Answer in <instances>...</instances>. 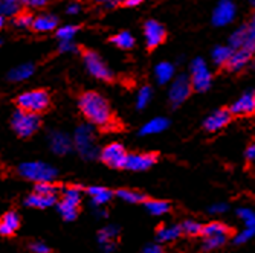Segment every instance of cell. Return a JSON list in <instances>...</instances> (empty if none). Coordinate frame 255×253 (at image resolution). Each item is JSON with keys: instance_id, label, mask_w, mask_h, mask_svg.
I'll return each mask as SVG.
<instances>
[{"instance_id": "6da1fadb", "label": "cell", "mask_w": 255, "mask_h": 253, "mask_svg": "<svg viewBox=\"0 0 255 253\" xmlns=\"http://www.w3.org/2000/svg\"><path fill=\"white\" fill-rule=\"evenodd\" d=\"M78 108L92 125L103 130L117 127V118H115L109 101L95 90L83 91L78 98Z\"/></svg>"}, {"instance_id": "7a4b0ae2", "label": "cell", "mask_w": 255, "mask_h": 253, "mask_svg": "<svg viewBox=\"0 0 255 253\" xmlns=\"http://www.w3.org/2000/svg\"><path fill=\"white\" fill-rule=\"evenodd\" d=\"M77 49H78V52H80V55H81L86 67H87V71L92 77L100 80V81L109 83V84L117 81L113 72L107 67V64L104 63V60L100 57L98 52H95L94 49L86 48V46H83V44L77 46Z\"/></svg>"}, {"instance_id": "3957f363", "label": "cell", "mask_w": 255, "mask_h": 253, "mask_svg": "<svg viewBox=\"0 0 255 253\" xmlns=\"http://www.w3.org/2000/svg\"><path fill=\"white\" fill-rule=\"evenodd\" d=\"M15 104H17L18 110L40 114L51 107V95H49V91L44 88L28 90L25 93L17 96Z\"/></svg>"}, {"instance_id": "277c9868", "label": "cell", "mask_w": 255, "mask_h": 253, "mask_svg": "<svg viewBox=\"0 0 255 253\" xmlns=\"http://www.w3.org/2000/svg\"><path fill=\"white\" fill-rule=\"evenodd\" d=\"M72 144L77 148V151L80 153V156L87 159V160L95 159L98 156V147H97V142H95V134H94V130H92L90 125H80L75 130Z\"/></svg>"}, {"instance_id": "5b68a950", "label": "cell", "mask_w": 255, "mask_h": 253, "mask_svg": "<svg viewBox=\"0 0 255 253\" xmlns=\"http://www.w3.org/2000/svg\"><path fill=\"white\" fill-rule=\"evenodd\" d=\"M18 174L26 180L43 183L52 181L57 177V169L44 162H25L18 167Z\"/></svg>"}, {"instance_id": "8992f818", "label": "cell", "mask_w": 255, "mask_h": 253, "mask_svg": "<svg viewBox=\"0 0 255 253\" xmlns=\"http://www.w3.org/2000/svg\"><path fill=\"white\" fill-rule=\"evenodd\" d=\"M11 125H12V130L15 131L17 136L31 137L40 128V118H38V114L28 113V111H23V110H17L12 114Z\"/></svg>"}, {"instance_id": "52a82bcc", "label": "cell", "mask_w": 255, "mask_h": 253, "mask_svg": "<svg viewBox=\"0 0 255 253\" xmlns=\"http://www.w3.org/2000/svg\"><path fill=\"white\" fill-rule=\"evenodd\" d=\"M144 35H145V44L147 51L153 52L157 49L160 44H164L167 41V29L162 23L156 20H147L144 25Z\"/></svg>"}, {"instance_id": "ba28073f", "label": "cell", "mask_w": 255, "mask_h": 253, "mask_svg": "<svg viewBox=\"0 0 255 253\" xmlns=\"http://www.w3.org/2000/svg\"><path fill=\"white\" fill-rule=\"evenodd\" d=\"M190 81H191L193 91H206L208 88H210L213 77H211V72L208 71V67H206L203 60L196 58L193 61Z\"/></svg>"}, {"instance_id": "9c48e42d", "label": "cell", "mask_w": 255, "mask_h": 253, "mask_svg": "<svg viewBox=\"0 0 255 253\" xmlns=\"http://www.w3.org/2000/svg\"><path fill=\"white\" fill-rule=\"evenodd\" d=\"M193 93V87H191V81H190V77L187 75H180L177 77L171 87H170V93H168V98H170V102L174 108H177L179 105H182L185 101L190 98V95Z\"/></svg>"}, {"instance_id": "30bf717a", "label": "cell", "mask_w": 255, "mask_h": 253, "mask_svg": "<svg viewBox=\"0 0 255 253\" xmlns=\"http://www.w3.org/2000/svg\"><path fill=\"white\" fill-rule=\"evenodd\" d=\"M127 154L128 153L126 151V148L121 144H110V145L103 148L100 156H101V160L106 165L120 169V168H124Z\"/></svg>"}, {"instance_id": "8fae6325", "label": "cell", "mask_w": 255, "mask_h": 253, "mask_svg": "<svg viewBox=\"0 0 255 253\" xmlns=\"http://www.w3.org/2000/svg\"><path fill=\"white\" fill-rule=\"evenodd\" d=\"M157 162V156L154 153H134L127 154L124 168L130 171H147Z\"/></svg>"}, {"instance_id": "7c38bea8", "label": "cell", "mask_w": 255, "mask_h": 253, "mask_svg": "<svg viewBox=\"0 0 255 253\" xmlns=\"http://www.w3.org/2000/svg\"><path fill=\"white\" fill-rule=\"evenodd\" d=\"M239 218L243 221L245 229L237 235L236 243L237 244H243L246 241H249L254 235H255V212L249 208H240L237 211Z\"/></svg>"}, {"instance_id": "4fadbf2b", "label": "cell", "mask_w": 255, "mask_h": 253, "mask_svg": "<svg viewBox=\"0 0 255 253\" xmlns=\"http://www.w3.org/2000/svg\"><path fill=\"white\" fill-rule=\"evenodd\" d=\"M231 119H233V114L229 113L228 108H220L217 111H214L213 114H210L205 122H203V127L206 131H210V133H214V131H219L222 130L223 127H226Z\"/></svg>"}, {"instance_id": "5bb4252c", "label": "cell", "mask_w": 255, "mask_h": 253, "mask_svg": "<svg viewBox=\"0 0 255 253\" xmlns=\"http://www.w3.org/2000/svg\"><path fill=\"white\" fill-rule=\"evenodd\" d=\"M49 147H51V150L55 154L64 156V154H67L69 151L72 150L74 144H72V139L66 133H63V131H52L49 134Z\"/></svg>"}, {"instance_id": "9a60e30c", "label": "cell", "mask_w": 255, "mask_h": 253, "mask_svg": "<svg viewBox=\"0 0 255 253\" xmlns=\"http://www.w3.org/2000/svg\"><path fill=\"white\" fill-rule=\"evenodd\" d=\"M236 15V6L231 0H222L214 9L213 14V23L216 26H223L226 23H229Z\"/></svg>"}, {"instance_id": "2e32d148", "label": "cell", "mask_w": 255, "mask_h": 253, "mask_svg": "<svg viewBox=\"0 0 255 253\" xmlns=\"http://www.w3.org/2000/svg\"><path fill=\"white\" fill-rule=\"evenodd\" d=\"M229 113L234 116H249V114L255 113V98L254 93H246L239 101H236L229 108Z\"/></svg>"}, {"instance_id": "e0dca14e", "label": "cell", "mask_w": 255, "mask_h": 253, "mask_svg": "<svg viewBox=\"0 0 255 253\" xmlns=\"http://www.w3.org/2000/svg\"><path fill=\"white\" fill-rule=\"evenodd\" d=\"M120 234V229L117 226H106L104 229H101L98 234V241L101 244L103 252L110 253L115 250V240H117Z\"/></svg>"}, {"instance_id": "ac0fdd59", "label": "cell", "mask_w": 255, "mask_h": 253, "mask_svg": "<svg viewBox=\"0 0 255 253\" xmlns=\"http://www.w3.org/2000/svg\"><path fill=\"white\" fill-rule=\"evenodd\" d=\"M55 203H57V194L46 195V194L32 192L25 200L26 206H29V208H35V209H48V208H51V206H54Z\"/></svg>"}, {"instance_id": "d6986e66", "label": "cell", "mask_w": 255, "mask_h": 253, "mask_svg": "<svg viewBox=\"0 0 255 253\" xmlns=\"http://www.w3.org/2000/svg\"><path fill=\"white\" fill-rule=\"evenodd\" d=\"M20 227V217L15 212H6L0 218V235L11 237L14 235Z\"/></svg>"}, {"instance_id": "ffe728a7", "label": "cell", "mask_w": 255, "mask_h": 253, "mask_svg": "<svg viewBox=\"0 0 255 253\" xmlns=\"http://www.w3.org/2000/svg\"><path fill=\"white\" fill-rule=\"evenodd\" d=\"M58 26V18L51 14H41L32 20L31 28L35 32H51Z\"/></svg>"}, {"instance_id": "44dd1931", "label": "cell", "mask_w": 255, "mask_h": 253, "mask_svg": "<svg viewBox=\"0 0 255 253\" xmlns=\"http://www.w3.org/2000/svg\"><path fill=\"white\" fill-rule=\"evenodd\" d=\"M87 194L95 208H103V206L107 204L113 197V192L104 186H90L87 189Z\"/></svg>"}, {"instance_id": "7402d4cb", "label": "cell", "mask_w": 255, "mask_h": 253, "mask_svg": "<svg viewBox=\"0 0 255 253\" xmlns=\"http://www.w3.org/2000/svg\"><path fill=\"white\" fill-rule=\"evenodd\" d=\"M109 41L117 46V48L123 49V51H130V49L134 48V37L127 31H121L118 34L109 37Z\"/></svg>"}, {"instance_id": "603a6c76", "label": "cell", "mask_w": 255, "mask_h": 253, "mask_svg": "<svg viewBox=\"0 0 255 253\" xmlns=\"http://www.w3.org/2000/svg\"><path fill=\"white\" fill-rule=\"evenodd\" d=\"M170 125L168 119L165 118H154L151 121H148L142 128L139 131L141 136H151V134H157V133H162L164 130H167Z\"/></svg>"}, {"instance_id": "cb8c5ba5", "label": "cell", "mask_w": 255, "mask_h": 253, "mask_svg": "<svg viewBox=\"0 0 255 253\" xmlns=\"http://www.w3.org/2000/svg\"><path fill=\"white\" fill-rule=\"evenodd\" d=\"M182 234V229L177 224H170V226H162L157 231V240L160 243H171L177 240Z\"/></svg>"}, {"instance_id": "d4e9b609", "label": "cell", "mask_w": 255, "mask_h": 253, "mask_svg": "<svg viewBox=\"0 0 255 253\" xmlns=\"http://www.w3.org/2000/svg\"><path fill=\"white\" fill-rule=\"evenodd\" d=\"M34 71H35L34 64H29V63L28 64H21V66L12 69V71L9 72V75H8V80L9 81H14V83L25 81V80H28V78L32 77Z\"/></svg>"}, {"instance_id": "484cf974", "label": "cell", "mask_w": 255, "mask_h": 253, "mask_svg": "<svg viewBox=\"0 0 255 253\" xmlns=\"http://www.w3.org/2000/svg\"><path fill=\"white\" fill-rule=\"evenodd\" d=\"M144 204H145V209L154 217H160L170 212V203L164 200H145Z\"/></svg>"}, {"instance_id": "4316f807", "label": "cell", "mask_w": 255, "mask_h": 253, "mask_svg": "<svg viewBox=\"0 0 255 253\" xmlns=\"http://www.w3.org/2000/svg\"><path fill=\"white\" fill-rule=\"evenodd\" d=\"M202 234L205 235V238H206V237H219V235L228 237V234H229V227H228L226 224L220 223V221H213V223H210V224L203 226Z\"/></svg>"}, {"instance_id": "83f0119b", "label": "cell", "mask_w": 255, "mask_h": 253, "mask_svg": "<svg viewBox=\"0 0 255 253\" xmlns=\"http://www.w3.org/2000/svg\"><path fill=\"white\" fill-rule=\"evenodd\" d=\"M154 74H156V78H157V81H159L160 84H165V83H168V81L171 80V77L174 75V67H173V64L164 61V63H160V64L156 66Z\"/></svg>"}, {"instance_id": "f1b7e54d", "label": "cell", "mask_w": 255, "mask_h": 253, "mask_svg": "<svg viewBox=\"0 0 255 253\" xmlns=\"http://www.w3.org/2000/svg\"><path fill=\"white\" fill-rule=\"evenodd\" d=\"M57 208H58L60 215H61L64 220H67V221L75 220V218H77V215H78V206H74V204L67 203V201L60 200V201H58V204H57Z\"/></svg>"}, {"instance_id": "f546056e", "label": "cell", "mask_w": 255, "mask_h": 253, "mask_svg": "<svg viewBox=\"0 0 255 253\" xmlns=\"http://www.w3.org/2000/svg\"><path fill=\"white\" fill-rule=\"evenodd\" d=\"M233 49L229 48V46H219V48H216L214 49V52H213V58H214V61H216V64L219 66V71L220 69L228 63V60L231 58V55H233Z\"/></svg>"}, {"instance_id": "4dcf8cb0", "label": "cell", "mask_w": 255, "mask_h": 253, "mask_svg": "<svg viewBox=\"0 0 255 253\" xmlns=\"http://www.w3.org/2000/svg\"><path fill=\"white\" fill-rule=\"evenodd\" d=\"M246 38H248V25H243L240 29H237L233 34V37H231V40H229V48L233 49V51H239L242 46L245 44Z\"/></svg>"}, {"instance_id": "1f68e13d", "label": "cell", "mask_w": 255, "mask_h": 253, "mask_svg": "<svg viewBox=\"0 0 255 253\" xmlns=\"http://www.w3.org/2000/svg\"><path fill=\"white\" fill-rule=\"evenodd\" d=\"M118 198H121L123 201L126 203H130V204H136V203H142L145 201V195L137 192V191H133V189H120L117 192Z\"/></svg>"}, {"instance_id": "d6a6232c", "label": "cell", "mask_w": 255, "mask_h": 253, "mask_svg": "<svg viewBox=\"0 0 255 253\" xmlns=\"http://www.w3.org/2000/svg\"><path fill=\"white\" fill-rule=\"evenodd\" d=\"M63 201H67L74 206H78L80 208V203H81V189L78 186H69L63 191Z\"/></svg>"}, {"instance_id": "836d02e7", "label": "cell", "mask_w": 255, "mask_h": 253, "mask_svg": "<svg viewBox=\"0 0 255 253\" xmlns=\"http://www.w3.org/2000/svg\"><path fill=\"white\" fill-rule=\"evenodd\" d=\"M20 11V6L17 2L11 0H0V15L2 17H14Z\"/></svg>"}, {"instance_id": "e575fe53", "label": "cell", "mask_w": 255, "mask_h": 253, "mask_svg": "<svg viewBox=\"0 0 255 253\" xmlns=\"http://www.w3.org/2000/svg\"><path fill=\"white\" fill-rule=\"evenodd\" d=\"M151 95H153V91H151V87L150 85H144L141 87V90H139V93H137V101H136V107L139 110H142L148 105L150 99H151Z\"/></svg>"}, {"instance_id": "d590c367", "label": "cell", "mask_w": 255, "mask_h": 253, "mask_svg": "<svg viewBox=\"0 0 255 253\" xmlns=\"http://www.w3.org/2000/svg\"><path fill=\"white\" fill-rule=\"evenodd\" d=\"M32 20H34V17L29 11H18L14 15V25L18 28H28L32 25Z\"/></svg>"}, {"instance_id": "8d00e7d4", "label": "cell", "mask_w": 255, "mask_h": 253, "mask_svg": "<svg viewBox=\"0 0 255 253\" xmlns=\"http://www.w3.org/2000/svg\"><path fill=\"white\" fill-rule=\"evenodd\" d=\"M180 229H182V232H183V234H188V235H199V234H202L203 226H202L200 223L194 221V220H187V221H183V224L180 226Z\"/></svg>"}, {"instance_id": "74e56055", "label": "cell", "mask_w": 255, "mask_h": 253, "mask_svg": "<svg viewBox=\"0 0 255 253\" xmlns=\"http://www.w3.org/2000/svg\"><path fill=\"white\" fill-rule=\"evenodd\" d=\"M81 29V26H71V25H67V26H63L57 31V37L63 41H71L75 34Z\"/></svg>"}, {"instance_id": "f35d334b", "label": "cell", "mask_w": 255, "mask_h": 253, "mask_svg": "<svg viewBox=\"0 0 255 253\" xmlns=\"http://www.w3.org/2000/svg\"><path fill=\"white\" fill-rule=\"evenodd\" d=\"M226 238L225 235H219V237H206L205 238V249L208 250H214V249H219L222 247L225 243H226Z\"/></svg>"}, {"instance_id": "ab89813d", "label": "cell", "mask_w": 255, "mask_h": 253, "mask_svg": "<svg viewBox=\"0 0 255 253\" xmlns=\"http://www.w3.org/2000/svg\"><path fill=\"white\" fill-rule=\"evenodd\" d=\"M35 192L38 194H46V195H52L57 194V188L52 185L51 181H43V183H35Z\"/></svg>"}, {"instance_id": "60d3db41", "label": "cell", "mask_w": 255, "mask_h": 253, "mask_svg": "<svg viewBox=\"0 0 255 253\" xmlns=\"http://www.w3.org/2000/svg\"><path fill=\"white\" fill-rule=\"evenodd\" d=\"M228 211V204L226 203H214L211 208H210V212L214 214V215H220V214H225Z\"/></svg>"}, {"instance_id": "b9f144b4", "label": "cell", "mask_w": 255, "mask_h": 253, "mask_svg": "<svg viewBox=\"0 0 255 253\" xmlns=\"http://www.w3.org/2000/svg\"><path fill=\"white\" fill-rule=\"evenodd\" d=\"M31 250H32V253H51V250H49V247L46 246L44 243H32L31 244Z\"/></svg>"}, {"instance_id": "7bdbcfd3", "label": "cell", "mask_w": 255, "mask_h": 253, "mask_svg": "<svg viewBox=\"0 0 255 253\" xmlns=\"http://www.w3.org/2000/svg\"><path fill=\"white\" fill-rule=\"evenodd\" d=\"M21 2L31 8H43L48 5L49 0H21Z\"/></svg>"}, {"instance_id": "ee69618b", "label": "cell", "mask_w": 255, "mask_h": 253, "mask_svg": "<svg viewBox=\"0 0 255 253\" xmlns=\"http://www.w3.org/2000/svg\"><path fill=\"white\" fill-rule=\"evenodd\" d=\"M144 0H120L118 5L123 6V8H134L137 5H141Z\"/></svg>"}, {"instance_id": "f6af8a7d", "label": "cell", "mask_w": 255, "mask_h": 253, "mask_svg": "<svg viewBox=\"0 0 255 253\" xmlns=\"http://www.w3.org/2000/svg\"><path fill=\"white\" fill-rule=\"evenodd\" d=\"M141 253H164V249H162L159 244H148L142 249Z\"/></svg>"}, {"instance_id": "bcb514c9", "label": "cell", "mask_w": 255, "mask_h": 253, "mask_svg": "<svg viewBox=\"0 0 255 253\" xmlns=\"http://www.w3.org/2000/svg\"><path fill=\"white\" fill-rule=\"evenodd\" d=\"M246 159L251 160V162H254V160H255V144H251L246 148Z\"/></svg>"}, {"instance_id": "7dc6e473", "label": "cell", "mask_w": 255, "mask_h": 253, "mask_svg": "<svg viewBox=\"0 0 255 253\" xmlns=\"http://www.w3.org/2000/svg\"><path fill=\"white\" fill-rule=\"evenodd\" d=\"M98 5H107V6H115L118 5V0H94Z\"/></svg>"}, {"instance_id": "c3c4849f", "label": "cell", "mask_w": 255, "mask_h": 253, "mask_svg": "<svg viewBox=\"0 0 255 253\" xmlns=\"http://www.w3.org/2000/svg\"><path fill=\"white\" fill-rule=\"evenodd\" d=\"M78 9H80V6H78V5H71V6L67 8V12H71V14H75V12H77Z\"/></svg>"}, {"instance_id": "681fc988", "label": "cell", "mask_w": 255, "mask_h": 253, "mask_svg": "<svg viewBox=\"0 0 255 253\" xmlns=\"http://www.w3.org/2000/svg\"><path fill=\"white\" fill-rule=\"evenodd\" d=\"M3 25H5V20H3V17H2V15H0V29L3 28Z\"/></svg>"}, {"instance_id": "f907efd6", "label": "cell", "mask_w": 255, "mask_h": 253, "mask_svg": "<svg viewBox=\"0 0 255 253\" xmlns=\"http://www.w3.org/2000/svg\"><path fill=\"white\" fill-rule=\"evenodd\" d=\"M252 5H254V6H255V0H252Z\"/></svg>"}, {"instance_id": "816d5d0a", "label": "cell", "mask_w": 255, "mask_h": 253, "mask_svg": "<svg viewBox=\"0 0 255 253\" xmlns=\"http://www.w3.org/2000/svg\"><path fill=\"white\" fill-rule=\"evenodd\" d=\"M75 2H83V0H75Z\"/></svg>"}, {"instance_id": "f5cc1de1", "label": "cell", "mask_w": 255, "mask_h": 253, "mask_svg": "<svg viewBox=\"0 0 255 253\" xmlns=\"http://www.w3.org/2000/svg\"><path fill=\"white\" fill-rule=\"evenodd\" d=\"M0 46H2V41H0Z\"/></svg>"}, {"instance_id": "db71d44e", "label": "cell", "mask_w": 255, "mask_h": 253, "mask_svg": "<svg viewBox=\"0 0 255 253\" xmlns=\"http://www.w3.org/2000/svg\"><path fill=\"white\" fill-rule=\"evenodd\" d=\"M254 98H255V93H254Z\"/></svg>"}]
</instances>
